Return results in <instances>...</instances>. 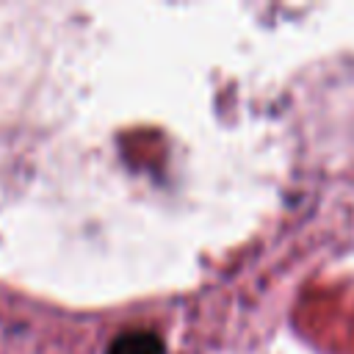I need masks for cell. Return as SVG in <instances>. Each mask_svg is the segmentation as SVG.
I'll return each mask as SVG.
<instances>
[{"mask_svg": "<svg viewBox=\"0 0 354 354\" xmlns=\"http://www.w3.org/2000/svg\"><path fill=\"white\" fill-rule=\"evenodd\" d=\"M108 354H163V343L158 335L152 332H141V329H133V332H124L119 335Z\"/></svg>", "mask_w": 354, "mask_h": 354, "instance_id": "obj_1", "label": "cell"}]
</instances>
